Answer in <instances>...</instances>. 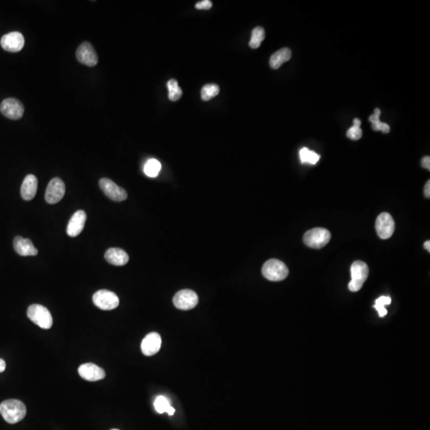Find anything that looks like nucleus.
Listing matches in <instances>:
<instances>
[{"mask_svg":"<svg viewBox=\"0 0 430 430\" xmlns=\"http://www.w3.org/2000/svg\"><path fill=\"white\" fill-rule=\"evenodd\" d=\"M1 415L10 424L18 423L25 418L27 407L19 400H6L0 404Z\"/></svg>","mask_w":430,"mask_h":430,"instance_id":"f257e3e1","label":"nucleus"},{"mask_svg":"<svg viewBox=\"0 0 430 430\" xmlns=\"http://www.w3.org/2000/svg\"><path fill=\"white\" fill-rule=\"evenodd\" d=\"M262 274L267 280L280 281L289 275V269L286 264L277 259H270L262 267Z\"/></svg>","mask_w":430,"mask_h":430,"instance_id":"f03ea898","label":"nucleus"},{"mask_svg":"<svg viewBox=\"0 0 430 430\" xmlns=\"http://www.w3.org/2000/svg\"><path fill=\"white\" fill-rule=\"evenodd\" d=\"M29 319L43 329H50L53 325V318L50 311L41 304H32L27 309Z\"/></svg>","mask_w":430,"mask_h":430,"instance_id":"7ed1b4c3","label":"nucleus"},{"mask_svg":"<svg viewBox=\"0 0 430 430\" xmlns=\"http://www.w3.org/2000/svg\"><path fill=\"white\" fill-rule=\"evenodd\" d=\"M351 274L352 280L348 284V288L352 292L359 291L369 275L367 264L363 261H355L351 267Z\"/></svg>","mask_w":430,"mask_h":430,"instance_id":"20e7f679","label":"nucleus"},{"mask_svg":"<svg viewBox=\"0 0 430 430\" xmlns=\"http://www.w3.org/2000/svg\"><path fill=\"white\" fill-rule=\"evenodd\" d=\"M331 240V233L324 228L312 229L303 236V241L307 247L313 249L324 247Z\"/></svg>","mask_w":430,"mask_h":430,"instance_id":"39448f33","label":"nucleus"},{"mask_svg":"<svg viewBox=\"0 0 430 430\" xmlns=\"http://www.w3.org/2000/svg\"><path fill=\"white\" fill-rule=\"evenodd\" d=\"M93 301L96 307L105 311L113 310L116 309L120 303L118 296L113 292L106 289H102L95 293L93 296Z\"/></svg>","mask_w":430,"mask_h":430,"instance_id":"423d86ee","label":"nucleus"},{"mask_svg":"<svg viewBox=\"0 0 430 430\" xmlns=\"http://www.w3.org/2000/svg\"><path fill=\"white\" fill-rule=\"evenodd\" d=\"M173 303L174 305L180 310H191L198 304V295L190 289H183L175 295Z\"/></svg>","mask_w":430,"mask_h":430,"instance_id":"0eeeda50","label":"nucleus"},{"mask_svg":"<svg viewBox=\"0 0 430 430\" xmlns=\"http://www.w3.org/2000/svg\"><path fill=\"white\" fill-rule=\"evenodd\" d=\"M375 229L381 239H388L395 232V223L394 218L389 213H382L377 218Z\"/></svg>","mask_w":430,"mask_h":430,"instance_id":"6e6552de","label":"nucleus"},{"mask_svg":"<svg viewBox=\"0 0 430 430\" xmlns=\"http://www.w3.org/2000/svg\"><path fill=\"white\" fill-rule=\"evenodd\" d=\"M0 112L11 120H18L24 113V106L15 98H7L0 105Z\"/></svg>","mask_w":430,"mask_h":430,"instance_id":"1a4fd4ad","label":"nucleus"},{"mask_svg":"<svg viewBox=\"0 0 430 430\" xmlns=\"http://www.w3.org/2000/svg\"><path fill=\"white\" fill-rule=\"evenodd\" d=\"M100 189L105 195L116 202H122L128 198V194L123 188H120L113 181L103 178L99 181Z\"/></svg>","mask_w":430,"mask_h":430,"instance_id":"9d476101","label":"nucleus"},{"mask_svg":"<svg viewBox=\"0 0 430 430\" xmlns=\"http://www.w3.org/2000/svg\"><path fill=\"white\" fill-rule=\"evenodd\" d=\"M66 193L64 182L60 178H54L46 190L45 198L49 204H55L60 202Z\"/></svg>","mask_w":430,"mask_h":430,"instance_id":"9b49d317","label":"nucleus"},{"mask_svg":"<svg viewBox=\"0 0 430 430\" xmlns=\"http://www.w3.org/2000/svg\"><path fill=\"white\" fill-rule=\"evenodd\" d=\"M77 61L81 64L93 67L98 63V56L93 46L88 42H84L79 46L76 52Z\"/></svg>","mask_w":430,"mask_h":430,"instance_id":"f8f14e48","label":"nucleus"},{"mask_svg":"<svg viewBox=\"0 0 430 430\" xmlns=\"http://www.w3.org/2000/svg\"><path fill=\"white\" fill-rule=\"evenodd\" d=\"M0 43L4 50L11 53H16L24 48L25 39L21 33L15 31L3 36Z\"/></svg>","mask_w":430,"mask_h":430,"instance_id":"ddd939ff","label":"nucleus"},{"mask_svg":"<svg viewBox=\"0 0 430 430\" xmlns=\"http://www.w3.org/2000/svg\"><path fill=\"white\" fill-rule=\"evenodd\" d=\"M78 374L83 379L90 382L102 380L106 378V372L93 363H85L78 368Z\"/></svg>","mask_w":430,"mask_h":430,"instance_id":"4468645a","label":"nucleus"},{"mask_svg":"<svg viewBox=\"0 0 430 430\" xmlns=\"http://www.w3.org/2000/svg\"><path fill=\"white\" fill-rule=\"evenodd\" d=\"M161 343L162 339L160 335L157 332H151L142 341V353L146 356H152L157 354L160 350Z\"/></svg>","mask_w":430,"mask_h":430,"instance_id":"2eb2a0df","label":"nucleus"},{"mask_svg":"<svg viewBox=\"0 0 430 430\" xmlns=\"http://www.w3.org/2000/svg\"><path fill=\"white\" fill-rule=\"evenodd\" d=\"M87 215L84 211H77L73 214L69 221L66 232L70 237H77L83 232L86 225Z\"/></svg>","mask_w":430,"mask_h":430,"instance_id":"dca6fc26","label":"nucleus"},{"mask_svg":"<svg viewBox=\"0 0 430 430\" xmlns=\"http://www.w3.org/2000/svg\"><path fill=\"white\" fill-rule=\"evenodd\" d=\"M14 249L17 254L21 256H36L38 250L29 238H24L17 236L14 239Z\"/></svg>","mask_w":430,"mask_h":430,"instance_id":"f3484780","label":"nucleus"},{"mask_svg":"<svg viewBox=\"0 0 430 430\" xmlns=\"http://www.w3.org/2000/svg\"><path fill=\"white\" fill-rule=\"evenodd\" d=\"M38 189V179L35 175H28L25 177L21 187V196L26 201L32 200Z\"/></svg>","mask_w":430,"mask_h":430,"instance_id":"a211bd4d","label":"nucleus"},{"mask_svg":"<svg viewBox=\"0 0 430 430\" xmlns=\"http://www.w3.org/2000/svg\"><path fill=\"white\" fill-rule=\"evenodd\" d=\"M105 258L109 264L115 266H123L129 261V257L125 250L120 248H110L106 252Z\"/></svg>","mask_w":430,"mask_h":430,"instance_id":"6ab92c4d","label":"nucleus"},{"mask_svg":"<svg viewBox=\"0 0 430 430\" xmlns=\"http://www.w3.org/2000/svg\"><path fill=\"white\" fill-rule=\"evenodd\" d=\"M292 57V51L290 49L287 47L280 49L278 51L275 52L270 59V67L273 70H277L282 66L284 63H287L290 60Z\"/></svg>","mask_w":430,"mask_h":430,"instance_id":"aec40b11","label":"nucleus"},{"mask_svg":"<svg viewBox=\"0 0 430 430\" xmlns=\"http://www.w3.org/2000/svg\"><path fill=\"white\" fill-rule=\"evenodd\" d=\"M300 159L302 163H309V165H316L318 161L320 160V155L316 152L309 150V148H303L300 149Z\"/></svg>","mask_w":430,"mask_h":430,"instance_id":"412c9836","label":"nucleus"},{"mask_svg":"<svg viewBox=\"0 0 430 430\" xmlns=\"http://www.w3.org/2000/svg\"><path fill=\"white\" fill-rule=\"evenodd\" d=\"M265 38V32L263 27H257L252 31L251 39L250 41V47L252 49H257L261 46L263 40Z\"/></svg>","mask_w":430,"mask_h":430,"instance_id":"4be33fe9","label":"nucleus"},{"mask_svg":"<svg viewBox=\"0 0 430 430\" xmlns=\"http://www.w3.org/2000/svg\"><path fill=\"white\" fill-rule=\"evenodd\" d=\"M168 97L172 101H177L181 98L182 96V91L179 86V83L175 79H171L168 80Z\"/></svg>","mask_w":430,"mask_h":430,"instance_id":"5701e85b","label":"nucleus"},{"mask_svg":"<svg viewBox=\"0 0 430 430\" xmlns=\"http://www.w3.org/2000/svg\"><path fill=\"white\" fill-rule=\"evenodd\" d=\"M161 170V163L157 159H151L146 162L144 168L145 175L148 177L157 176Z\"/></svg>","mask_w":430,"mask_h":430,"instance_id":"b1692460","label":"nucleus"},{"mask_svg":"<svg viewBox=\"0 0 430 430\" xmlns=\"http://www.w3.org/2000/svg\"><path fill=\"white\" fill-rule=\"evenodd\" d=\"M219 91V86L218 85H205L201 90V97H202V100L207 101V100H211L213 97L218 95Z\"/></svg>","mask_w":430,"mask_h":430,"instance_id":"393cba45","label":"nucleus"},{"mask_svg":"<svg viewBox=\"0 0 430 430\" xmlns=\"http://www.w3.org/2000/svg\"><path fill=\"white\" fill-rule=\"evenodd\" d=\"M391 303V298L390 296H381L375 300L374 308L378 311L380 317H384L385 315L387 314V310L385 309V305H389Z\"/></svg>","mask_w":430,"mask_h":430,"instance_id":"a878e982","label":"nucleus"},{"mask_svg":"<svg viewBox=\"0 0 430 430\" xmlns=\"http://www.w3.org/2000/svg\"><path fill=\"white\" fill-rule=\"evenodd\" d=\"M154 406H155V411H157L159 414L168 413L172 408V405H170L168 398L165 396L157 397L154 402Z\"/></svg>","mask_w":430,"mask_h":430,"instance_id":"bb28decb","label":"nucleus"},{"mask_svg":"<svg viewBox=\"0 0 430 430\" xmlns=\"http://www.w3.org/2000/svg\"><path fill=\"white\" fill-rule=\"evenodd\" d=\"M346 136L349 139H353V140H358L360 139L362 136V131L359 126L353 125L351 129H348L346 132Z\"/></svg>","mask_w":430,"mask_h":430,"instance_id":"cd10ccee","label":"nucleus"},{"mask_svg":"<svg viewBox=\"0 0 430 430\" xmlns=\"http://www.w3.org/2000/svg\"><path fill=\"white\" fill-rule=\"evenodd\" d=\"M372 129L374 131H381L383 133H389L391 127L387 124L383 123L380 120L372 124Z\"/></svg>","mask_w":430,"mask_h":430,"instance_id":"c85d7f7f","label":"nucleus"},{"mask_svg":"<svg viewBox=\"0 0 430 430\" xmlns=\"http://www.w3.org/2000/svg\"><path fill=\"white\" fill-rule=\"evenodd\" d=\"M195 7L198 10H209L212 7V2L210 0H203L200 1L195 4Z\"/></svg>","mask_w":430,"mask_h":430,"instance_id":"c756f323","label":"nucleus"},{"mask_svg":"<svg viewBox=\"0 0 430 430\" xmlns=\"http://www.w3.org/2000/svg\"><path fill=\"white\" fill-rule=\"evenodd\" d=\"M421 165L425 169H430V158L429 156H425L421 159Z\"/></svg>","mask_w":430,"mask_h":430,"instance_id":"7c9ffc66","label":"nucleus"},{"mask_svg":"<svg viewBox=\"0 0 430 430\" xmlns=\"http://www.w3.org/2000/svg\"><path fill=\"white\" fill-rule=\"evenodd\" d=\"M425 195L426 198H430V182L429 180L426 182L425 187Z\"/></svg>","mask_w":430,"mask_h":430,"instance_id":"2f4dec72","label":"nucleus"},{"mask_svg":"<svg viewBox=\"0 0 430 430\" xmlns=\"http://www.w3.org/2000/svg\"><path fill=\"white\" fill-rule=\"evenodd\" d=\"M6 369V362L4 359H0V373H2L5 371Z\"/></svg>","mask_w":430,"mask_h":430,"instance_id":"473e14b6","label":"nucleus"},{"mask_svg":"<svg viewBox=\"0 0 430 430\" xmlns=\"http://www.w3.org/2000/svg\"><path fill=\"white\" fill-rule=\"evenodd\" d=\"M424 248L425 250H428V252H430V241H425V244H424Z\"/></svg>","mask_w":430,"mask_h":430,"instance_id":"72a5a7b5","label":"nucleus"},{"mask_svg":"<svg viewBox=\"0 0 430 430\" xmlns=\"http://www.w3.org/2000/svg\"><path fill=\"white\" fill-rule=\"evenodd\" d=\"M353 123L354 125H356V126H359V127H360L361 126V120H359V119H358V118H355V120H354Z\"/></svg>","mask_w":430,"mask_h":430,"instance_id":"f704fd0d","label":"nucleus"},{"mask_svg":"<svg viewBox=\"0 0 430 430\" xmlns=\"http://www.w3.org/2000/svg\"><path fill=\"white\" fill-rule=\"evenodd\" d=\"M0 414H1V408H0Z\"/></svg>","mask_w":430,"mask_h":430,"instance_id":"c9c22d12","label":"nucleus"},{"mask_svg":"<svg viewBox=\"0 0 430 430\" xmlns=\"http://www.w3.org/2000/svg\"><path fill=\"white\" fill-rule=\"evenodd\" d=\"M112 430H119V429H116V428H114V429H112Z\"/></svg>","mask_w":430,"mask_h":430,"instance_id":"e433bc0d","label":"nucleus"}]
</instances>
